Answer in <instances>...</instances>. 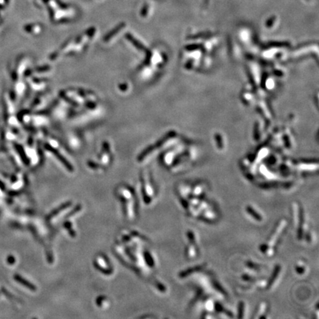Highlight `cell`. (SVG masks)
Segmentation results:
<instances>
[{"mask_svg":"<svg viewBox=\"0 0 319 319\" xmlns=\"http://www.w3.org/2000/svg\"><path fill=\"white\" fill-rule=\"evenodd\" d=\"M293 213L294 225L296 227L298 239L305 240L307 243H310L314 240V234L310 230L307 223V216L303 207L299 202L293 204Z\"/></svg>","mask_w":319,"mask_h":319,"instance_id":"1","label":"cell"},{"mask_svg":"<svg viewBox=\"0 0 319 319\" xmlns=\"http://www.w3.org/2000/svg\"><path fill=\"white\" fill-rule=\"evenodd\" d=\"M287 221L285 219L279 221L266 242L258 246L259 252L267 257L273 256L277 251V246L287 227Z\"/></svg>","mask_w":319,"mask_h":319,"instance_id":"2","label":"cell"},{"mask_svg":"<svg viewBox=\"0 0 319 319\" xmlns=\"http://www.w3.org/2000/svg\"><path fill=\"white\" fill-rule=\"evenodd\" d=\"M282 265H281L280 264L275 265L270 278L267 281V285H266L265 289H268V290H270L273 287H275V285L277 284V282L279 281V278H280L281 274H282Z\"/></svg>","mask_w":319,"mask_h":319,"instance_id":"3","label":"cell"},{"mask_svg":"<svg viewBox=\"0 0 319 319\" xmlns=\"http://www.w3.org/2000/svg\"><path fill=\"white\" fill-rule=\"evenodd\" d=\"M199 255V244L194 243H189L185 246V256L186 258L189 260L194 259L197 258Z\"/></svg>","mask_w":319,"mask_h":319,"instance_id":"4","label":"cell"},{"mask_svg":"<svg viewBox=\"0 0 319 319\" xmlns=\"http://www.w3.org/2000/svg\"><path fill=\"white\" fill-rule=\"evenodd\" d=\"M245 210L246 213L248 215V216L251 217L252 220H254V221L256 222V223H262L264 220L263 215L260 213L254 206L252 205H247L245 206Z\"/></svg>","mask_w":319,"mask_h":319,"instance_id":"5","label":"cell"},{"mask_svg":"<svg viewBox=\"0 0 319 319\" xmlns=\"http://www.w3.org/2000/svg\"><path fill=\"white\" fill-rule=\"evenodd\" d=\"M269 304L266 301H262L257 307L254 318H267L269 314Z\"/></svg>","mask_w":319,"mask_h":319,"instance_id":"6","label":"cell"},{"mask_svg":"<svg viewBox=\"0 0 319 319\" xmlns=\"http://www.w3.org/2000/svg\"><path fill=\"white\" fill-rule=\"evenodd\" d=\"M205 269V265H196L194 267H192V268H187V269L182 270L180 273L179 274V276L181 279H185V278L188 277V276H191V275H194L195 273H197L202 272L203 270Z\"/></svg>","mask_w":319,"mask_h":319,"instance_id":"7","label":"cell"},{"mask_svg":"<svg viewBox=\"0 0 319 319\" xmlns=\"http://www.w3.org/2000/svg\"><path fill=\"white\" fill-rule=\"evenodd\" d=\"M294 270L298 275L302 276L306 275L308 272V265L304 260H297L294 265Z\"/></svg>","mask_w":319,"mask_h":319,"instance_id":"8","label":"cell"},{"mask_svg":"<svg viewBox=\"0 0 319 319\" xmlns=\"http://www.w3.org/2000/svg\"><path fill=\"white\" fill-rule=\"evenodd\" d=\"M185 237H186V239L188 241V242L199 244L198 243L197 236H196V233L193 230L189 229V230H187L186 233H185Z\"/></svg>","mask_w":319,"mask_h":319,"instance_id":"9","label":"cell"},{"mask_svg":"<svg viewBox=\"0 0 319 319\" xmlns=\"http://www.w3.org/2000/svg\"><path fill=\"white\" fill-rule=\"evenodd\" d=\"M246 313V304L244 303V301H240L238 304V311H237V318H242L245 317Z\"/></svg>","mask_w":319,"mask_h":319,"instance_id":"10","label":"cell"}]
</instances>
